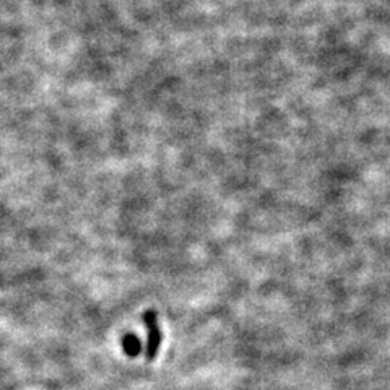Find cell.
I'll return each mask as SVG.
<instances>
[{
    "instance_id": "obj_2",
    "label": "cell",
    "mask_w": 390,
    "mask_h": 390,
    "mask_svg": "<svg viewBox=\"0 0 390 390\" xmlns=\"http://www.w3.org/2000/svg\"><path fill=\"white\" fill-rule=\"evenodd\" d=\"M122 348H124L127 356L135 358V356H139L141 353L143 345H141L140 338L135 334H125L124 338H122Z\"/></svg>"
},
{
    "instance_id": "obj_1",
    "label": "cell",
    "mask_w": 390,
    "mask_h": 390,
    "mask_svg": "<svg viewBox=\"0 0 390 390\" xmlns=\"http://www.w3.org/2000/svg\"><path fill=\"white\" fill-rule=\"evenodd\" d=\"M143 322L148 330V340L145 346V356L148 361L156 359L158 351L161 348V341H163V334H161L159 324H158V314L153 309H148L143 314Z\"/></svg>"
}]
</instances>
